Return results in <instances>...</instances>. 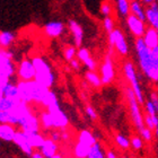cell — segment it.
Instances as JSON below:
<instances>
[{
	"label": "cell",
	"instance_id": "c3c4849f",
	"mask_svg": "<svg viewBox=\"0 0 158 158\" xmlns=\"http://www.w3.org/2000/svg\"><path fill=\"white\" fill-rule=\"evenodd\" d=\"M51 158H64V157H63L62 155H60V154H56V155L52 156Z\"/></svg>",
	"mask_w": 158,
	"mask_h": 158
},
{
	"label": "cell",
	"instance_id": "9c48e42d",
	"mask_svg": "<svg viewBox=\"0 0 158 158\" xmlns=\"http://www.w3.org/2000/svg\"><path fill=\"white\" fill-rule=\"evenodd\" d=\"M101 79L103 85H109L115 79V68L113 62L112 52L107 53L104 58L102 66H101Z\"/></svg>",
	"mask_w": 158,
	"mask_h": 158
},
{
	"label": "cell",
	"instance_id": "d6986e66",
	"mask_svg": "<svg viewBox=\"0 0 158 158\" xmlns=\"http://www.w3.org/2000/svg\"><path fill=\"white\" fill-rule=\"evenodd\" d=\"M39 150L42 152V155L45 158H51L52 156L58 154V143L53 141L51 138H45L42 147Z\"/></svg>",
	"mask_w": 158,
	"mask_h": 158
},
{
	"label": "cell",
	"instance_id": "4dcf8cb0",
	"mask_svg": "<svg viewBox=\"0 0 158 158\" xmlns=\"http://www.w3.org/2000/svg\"><path fill=\"white\" fill-rule=\"evenodd\" d=\"M59 102V99H58V96H56V94L53 90H51L50 89L49 92H48V94L45 95V97H44V99H43V103L42 105L44 106V107H49V106L53 105V104H56V103Z\"/></svg>",
	"mask_w": 158,
	"mask_h": 158
},
{
	"label": "cell",
	"instance_id": "1f68e13d",
	"mask_svg": "<svg viewBox=\"0 0 158 158\" xmlns=\"http://www.w3.org/2000/svg\"><path fill=\"white\" fill-rule=\"evenodd\" d=\"M115 142L116 145L120 147L121 149H129L131 147V142H130V139H128L125 135L118 133V135H115Z\"/></svg>",
	"mask_w": 158,
	"mask_h": 158
},
{
	"label": "cell",
	"instance_id": "ffe728a7",
	"mask_svg": "<svg viewBox=\"0 0 158 158\" xmlns=\"http://www.w3.org/2000/svg\"><path fill=\"white\" fill-rule=\"evenodd\" d=\"M143 42L146 43V45L150 48V49H154L156 46H158V33L157 31L152 27H147L143 36H142Z\"/></svg>",
	"mask_w": 158,
	"mask_h": 158
},
{
	"label": "cell",
	"instance_id": "44dd1931",
	"mask_svg": "<svg viewBox=\"0 0 158 158\" xmlns=\"http://www.w3.org/2000/svg\"><path fill=\"white\" fill-rule=\"evenodd\" d=\"M130 14L146 22V5L140 0H133L130 2Z\"/></svg>",
	"mask_w": 158,
	"mask_h": 158
},
{
	"label": "cell",
	"instance_id": "3957f363",
	"mask_svg": "<svg viewBox=\"0 0 158 158\" xmlns=\"http://www.w3.org/2000/svg\"><path fill=\"white\" fill-rule=\"evenodd\" d=\"M122 70H123V73H124L127 81L129 82V86L131 87V89L135 93L138 102L141 105H143L146 102L145 94H143V90H142L141 84H140V80H139L135 63L132 62L131 60H125L123 62V66H122Z\"/></svg>",
	"mask_w": 158,
	"mask_h": 158
},
{
	"label": "cell",
	"instance_id": "681fc988",
	"mask_svg": "<svg viewBox=\"0 0 158 158\" xmlns=\"http://www.w3.org/2000/svg\"><path fill=\"white\" fill-rule=\"evenodd\" d=\"M122 158H129V157H127V156H123V157H122Z\"/></svg>",
	"mask_w": 158,
	"mask_h": 158
},
{
	"label": "cell",
	"instance_id": "f907efd6",
	"mask_svg": "<svg viewBox=\"0 0 158 158\" xmlns=\"http://www.w3.org/2000/svg\"><path fill=\"white\" fill-rule=\"evenodd\" d=\"M129 1H130V2H131V1H133V0H129Z\"/></svg>",
	"mask_w": 158,
	"mask_h": 158
},
{
	"label": "cell",
	"instance_id": "f6af8a7d",
	"mask_svg": "<svg viewBox=\"0 0 158 158\" xmlns=\"http://www.w3.org/2000/svg\"><path fill=\"white\" fill-rule=\"evenodd\" d=\"M31 158H45L44 156L42 155V152H33L32 155H31Z\"/></svg>",
	"mask_w": 158,
	"mask_h": 158
},
{
	"label": "cell",
	"instance_id": "277c9868",
	"mask_svg": "<svg viewBox=\"0 0 158 158\" xmlns=\"http://www.w3.org/2000/svg\"><path fill=\"white\" fill-rule=\"evenodd\" d=\"M125 98H127V103H128L129 112H130V116H131L132 123L135 125L137 130L140 131L142 128H145V115L141 111V104L138 102V99L135 97V93L131 89V87H125Z\"/></svg>",
	"mask_w": 158,
	"mask_h": 158
},
{
	"label": "cell",
	"instance_id": "7a4b0ae2",
	"mask_svg": "<svg viewBox=\"0 0 158 158\" xmlns=\"http://www.w3.org/2000/svg\"><path fill=\"white\" fill-rule=\"evenodd\" d=\"M33 64L35 67V81L46 88H52L56 81V76L50 63L42 56H34Z\"/></svg>",
	"mask_w": 158,
	"mask_h": 158
},
{
	"label": "cell",
	"instance_id": "cb8c5ba5",
	"mask_svg": "<svg viewBox=\"0 0 158 158\" xmlns=\"http://www.w3.org/2000/svg\"><path fill=\"white\" fill-rule=\"evenodd\" d=\"M116 13L122 18H127L130 15V1L129 0H115Z\"/></svg>",
	"mask_w": 158,
	"mask_h": 158
},
{
	"label": "cell",
	"instance_id": "8fae6325",
	"mask_svg": "<svg viewBox=\"0 0 158 158\" xmlns=\"http://www.w3.org/2000/svg\"><path fill=\"white\" fill-rule=\"evenodd\" d=\"M17 76L19 80L30 81L35 79V67L30 59H23L17 67Z\"/></svg>",
	"mask_w": 158,
	"mask_h": 158
},
{
	"label": "cell",
	"instance_id": "bcb514c9",
	"mask_svg": "<svg viewBox=\"0 0 158 158\" xmlns=\"http://www.w3.org/2000/svg\"><path fill=\"white\" fill-rule=\"evenodd\" d=\"M143 5H146V6H148V5H150V3H154V2H158V0H140Z\"/></svg>",
	"mask_w": 158,
	"mask_h": 158
},
{
	"label": "cell",
	"instance_id": "f1b7e54d",
	"mask_svg": "<svg viewBox=\"0 0 158 158\" xmlns=\"http://www.w3.org/2000/svg\"><path fill=\"white\" fill-rule=\"evenodd\" d=\"M3 96L9 97V98H19L18 96V88H17V84L9 81L7 84L6 88L3 90Z\"/></svg>",
	"mask_w": 158,
	"mask_h": 158
},
{
	"label": "cell",
	"instance_id": "603a6c76",
	"mask_svg": "<svg viewBox=\"0 0 158 158\" xmlns=\"http://www.w3.org/2000/svg\"><path fill=\"white\" fill-rule=\"evenodd\" d=\"M25 133H26V132H25ZM26 135H27V139H28L31 146H32L34 149L41 148L43 145V142H44V140H45V138L40 133V131L28 132V133H26Z\"/></svg>",
	"mask_w": 158,
	"mask_h": 158
},
{
	"label": "cell",
	"instance_id": "9a60e30c",
	"mask_svg": "<svg viewBox=\"0 0 158 158\" xmlns=\"http://www.w3.org/2000/svg\"><path fill=\"white\" fill-rule=\"evenodd\" d=\"M76 58L88 70H92V71H95L96 70V67H97L96 66V61L93 59V56H90V52H89L88 49H86V48H79V49L77 50Z\"/></svg>",
	"mask_w": 158,
	"mask_h": 158
},
{
	"label": "cell",
	"instance_id": "b9f144b4",
	"mask_svg": "<svg viewBox=\"0 0 158 158\" xmlns=\"http://www.w3.org/2000/svg\"><path fill=\"white\" fill-rule=\"evenodd\" d=\"M86 113H87V115L89 116V118H92V120H97V113L94 109H93L92 106H87L86 107Z\"/></svg>",
	"mask_w": 158,
	"mask_h": 158
},
{
	"label": "cell",
	"instance_id": "7402d4cb",
	"mask_svg": "<svg viewBox=\"0 0 158 158\" xmlns=\"http://www.w3.org/2000/svg\"><path fill=\"white\" fill-rule=\"evenodd\" d=\"M22 102L19 98H9L6 96H1L0 97V111H7L10 112L16 107L19 103Z\"/></svg>",
	"mask_w": 158,
	"mask_h": 158
},
{
	"label": "cell",
	"instance_id": "52a82bcc",
	"mask_svg": "<svg viewBox=\"0 0 158 158\" xmlns=\"http://www.w3.org/2000/svg\"><path fill=\"white\" fill-rule=\"evenodd\" d=\"M46 111L50 113L51 118H52L53 129L62 130V129L68 127V124H69V118H68L67 114L64 113V111L61 109L59 102L49 106V107L46 109Z\"/></svg>",
	"mask_w": 158,
	"mask_h": 158
},
{
	"label": "cell",
	"instance_id": "836d02e7",
	"mask_svg": "<svg viewBox=\"0 0 158 158\" xmlns=\"http://www.w3.org/2000/svg\"><path fill=\"white\" fill-rule=\"evenodd\" d=\"M139 135L142 138L143 141H147V142H152V138H154V131H152V129L147 128H142L140 131H139Z\"/></svg>",
	"mask_w": 158,
	"mask_h": 158
},
{
	"label": "cell",
	"instance_id": "7dc6e473",
	"mask_svg": "<svg viewBox=\"0 0 158 158\" xmlns=\"http://www.w3.org/2000/svg\"><path fill=\"white\" fill-rule=\"evenodd\" d=\"M154 137H155L156 140L158 141V127L157 128H155V130H154Z\"/></svg>",
	"mask_w": 158,
	"mask_h": 158
},
{
	"label": "cell",
	"instance_id": "6da1fadb",
	"mask_svg": "<svg viewBox=\"0 0 158 158\" xmlns=\"http://www.w3.org/2000/svg\"><path fill=\"white\" fill-rule=\"evenodd\" d=\"M135 52L142 75L154 85H158V46L150 49L142 37L135 40Z\"/></svg>",
	"mask_w": 158,
	"mask_h": 158
},
{
	"label": "cell",
	"instance_id": "f35d334b",
	"mask_svg": "<svg viewBox=\"0 0 158 158\" xmlns=\"http://www.w3.org/2000/svg\"><path fill=\"white\" fill-rule=\"evenodd\" d=\"M143 106H145V113L146 114H148V115H152V116H155V115H158L157 111H156L155 106L152 105V103L149 101V99H146L145 104H143Z\"/></svg>",
	"mask_w": 158,
	"mask_h": 158
},
{
	"label": "cell",
	"instance_id": "d590c367",
	"mask_svg": "<svg viewBox=\"0 0 158 158\" xmlns=\"http://www.w3.org/2000/svg\"><path fill=\"white\" fill-rule=\"evenodd\" d=\"M99 11H101V14H102L104 17L112 16L113 7H112V5H111V2H109V1H104V2L101 5V7H99Z\"/></svg>",
	"mask_w": 158,
	"mask_h": 158
},
{
	"label": "cell",
	"instance_id": "4fadbf2b",
	"mask_svg": "<svg viewBox=\"0 0 158 158\" xmlns=\"http://www.w3.org/2000/svg\"><path fill=\"white\" fill-rule=\"evenodd\" d=\"M13 142L15 143V145L18 146V147L20 148V150H22L24 154H26V155L31 156L34 152H33L34 148L31 146L30 141H28V139H27L26 133H25L24 131H22V130H17Z\"/></svg>",
	"mask_w": 158,
	"mask_h": 158
},
{
	"label": "cell",
	"instance_id": "8992f818",
	"mask_svg": "<svg viewBox=\"0 0 158 158\" xmlns=\"http://www.w3.org/2000/svg\"><path fill=\"white\" fill-rule=\"evenodd\" d=\"M13 56L14 54L11 51L0 48V78L10 79L17 71Z\"/></svg>",
	"mask_w": 158,
	"mask_h": 158
},
{
	"label": "cell",
	"instance_id": "ab89813d",
	"mask_svg": "<svg viewBox=\"0 0 158 158\" xmlns=\"http://www.w3.org/2000/svg\"><path fill=\"white\" fill-rule=\"evenodd\" d=\"M149 101L152 103V105L155 106L156 111L158 113V93L157 92H152L149 94Z\"/></svg>",
	"mask_w": 158,
	"mask_h": 158
},
{
	"label": "cell",
	"instance_id": "e575fe53",
	"mask_svg": "<svg viewBox=\"0 0 158 158\" xmlns=\"http://www.w3.org/2000/svg\"><path fill=\"white\" fill-rule=\"evenodd\" d=\"M103 27L107 34L111 33L114 28H115V22L112 18V16H107L104 17V20H103Z\"/></svg>",
	"mask_w": 158,
	"mask_h": 158
},
{
	"label": "cell",
	"instance_id": "f546056e",
	"mask_svg": "<svg viewBox=\"0 0 158 158\" xmlns=\"http://www.w3.org/2000/svg\"><path fill=\"white\" fill-rule=\"evenodd\" d=\"M0 123H6V124L17 125V118L11 112L0 111Z\"/></svg>",
	"mask_w": 158,
	"mask_h": 158
},
{
	"label": "cell",
	"instance_id": "484cf974",
	"mask_svg": "<svg viewBox=\"0 0 158 158\" xmlns=\"http://www.w3.org/2000/svg\"><path fill=\"white\" fill-rule=\"evenodd\" d=\"M15 39H16V35L13 32H8V31L0 32V48L1 49H8L14 43Z\"/></svg>",
	"mask_w": 158,
	"mask_h": 158
},
{
	"label": "cell",
	"instance_id": "816d5d0a",
	"mask_svg": "<svg viewBox=\"0 0 158 158\" xmlns=\"http://www.w3.org/2000/svg\"><path fill=\"white\" fill-rule=\"evenodd\" d=\"M0 146H1V145H0Z\"/></svg>",
	"mask_w": 158,
	"mask_h": 158
},
{
	"label": "cell",
	"instance_id": "7c38bea8",
	"mask_svg": "<svg viewBox=\"0 0 158 158\" xmlns=\"http://www.w3.org/2000/svg\"><path fill=\"white\" fill-rule=\"evenodd\" d=\"M32 82L33 80L25 81L19 80L17 81V88H18V96L19 99L24 103H33V95H32Z\"/></svg>",
	"mask_w": 158,
	"mask_h": 158
},
{
	"label": "cell",
	"instance_id": "2e32d148",
	"mask_svg": "<svg viewBox=\"0 0 158 158\" xmlns=\"http://www.w3.org/2000/svg\"><path fill=\"white\" fill-rule=\"evenodd\" d=\"M146 23L149 27L158 30V2L146 6Z\"/></svg>",
	"mask_w": 158,
	"mask_h": 158
},
{
	"label": "cell",
	"instance_id": "4316f807",
	"mask_svg": "<svg viewBox=\"0 0 158 158\" xmlns=\"http://www.w3.org/2000/svg\"><path fill=\"white\" fill-rule=\"evenodd\" d=\"M85 78H86V80L90 84V85L94 86V87H96V88H99V87L103 85L101 76H99L98 73H96L95 71L88 70V71L85 73Z\"/></svg>",
	"mask_w": 158,
	"mask_h": 158
},
{
	"label": "cell",
	"instance_id": "ba28073f",
	"mask_svg": "<svg viewBox=\"0 0 158 158\" xmlns=\"http://www.w3.org/2000/svg\"><path fill=\"white\" fill-rule=\"evenodd\" d=\"M124 19L127 28H128V31L130 32L132 36L135 37V39L143 36V34H145L146 30L148 27V25H147L145 20L140 19V18H138V17L132 15V14H130Z\"/></svg>",
	"mask_w": 158,
	"mask_h": 158
},
{
	"label": "cell",
	"instance_id": "83f0119b",
	"mask_svg": "<svg viewBox=\"0 0 158 158\" xmlns=\"http://www.w3.org/2000/svg\"><path fill=\"white\" fill-rule=\"evenodd\" d=\"M87 158H106V154L104 152L102 146L98 141L92 146Z\"/></svg>",
	"mask_w": 158,
	"mask_h": 158
},
{
	"label": "cell",
	"instance_id": "7bdbcfd3",
	"mask_svg": "<svg viewBox=\"0 0 158 158\" xmlns=\"http://www.w3.org/2000/svg\"><path fill=\"white\" fill-rule=\"evenodd\" d=\"M69 62H70V66H71V68H73V70H76V71L80 70V61H79L77 58L73 59L71 61H69Z\"/></svg>",
	"mask_w": 158,
	"mask_h": 158
},
{
	"label": "cell",
	"instance_id": "5b68a950",
	"mask_svg": "<svg viewBox=\"0 0 158 158\" xmlns=\"http://www.w3.org/2000/svg\"><path fill=\"white\" fill-rule=\"evenodd\" d=\"M109 35V44L111 49H114L121 56H127L130 52L129 43L125 39L124 33L120 28H114Z\"/></svg>",
	"mask_w": 158,
	"mask_h": 158
},
{
	"label": "cell",
	"instance_id": "8d00e7d4",
	"mask_svg": "<svg viewBox=\"0 0 158 158\" xmlns=\"http://www.w3.org/2000/svg\"><path fill=\"white\" fill-rule=\"evenodd\" d=\"M63 54H64V58H66L67 61H71V60L75 59V58L77 56L76 46H73V45L67 46L66 49H64V52H63Z\"/></svg>",
	"mask_w": 158,
	"mask_h": 158
},
{
	"label": "cell",
	"instance_id": "5bb4252c",
	"mask_svg": "<svg viewBox=\"0 0 158 158\" xmlns=\"http://www.w3.org/2000/svg\"><path fill=\"white\" fill-rule=\"evenodd\" d=\"M64 24L62 22H59V20H52V22H49L44 26V33H45L46 36L51 37V39H56V37L61 36L64 32Z\"/></svg>",
	"mask_w": 158,
	"mask_h": 158
},
{
	"label": "cell",
	"instance_id": "60d3db41",
	"mask_svg": "<svg viewBox=\"0 0 158 158\" xmlns=\"http://www.w3.org/2000/svg\"><path fill=\"white\" fill-rule=\"evenodd\" d=\"M50 138L52 139L53 141H56V142H59L62 140V133L59 131H56V130H53L52 132H51V135H50Z\"/></svg>",
	"mask_w": 158,
	"mask_h": 158
},
{
	"label": "cell",
	"instance_id": "d4e9b609",
	"mask_svg": "<svg viewBox=\"0 0 158 158\" xmlns=\"http://www.w3.org/2000/svg\"><path fill=\"white\" fill-rule=\"evenodd\" d=\"M90 148H92V146L84 143L81 141H77L75 148H73V156L76 158H87Z\"/></svg>",
	"mask_w": 158,
	"mask_h": 158
},
{
	"label": "cell",
	"instance_id": "d6a6232c",
	"mask_svg": "<svg viewBox=\"0 0 158 158\" xmlns=\"http://www.w3.org/2000/svg\"><path fill=\"white\" fill-rule=\"evenodd\" d=\"M145 125L154 131L155 128L158 127V115L152 116L148 115V114H145Z\"/></svg>",
	"mask_w": 158,
	"mask_h": 158
},
{
	"label": "cell",
	"instance_id": "30bf717a",
	"mask_svg": "<svg viewBox=\"0 0 158 158\" xmlns=\"http://www.w3.org/2000/svg\"><path fill=\"white\" fill-rule=\"evenodd\" d=\"M18 127L20 128V130L24 132H36L40 131V127H41V122L40 118L34 114L32 111L28 112L27 114L20 118L19 122H18Z\"/></svg>",
	"mask_w": 158,
	"mask_h": 158
},
{
	"label": "cell",
	"instance_id": "e0dca14e",
	"mask_svg": "<svg viewBox=\"0 0 158 158\" xmlns=\"http://www.w3.org/2000/svg\"><path fill=\"white\" fill-rule=\"evenodd\" d=\"M68 27H69L70 33L73 34L75 46L80 48L82 44V41H84V31H82L81 25L75 19H70L68 22Z\"/></svg>",
	"mask_w": 158,
	"mask_h": 158
},
{
	"label": "cell",
	"instance_id": "ac0fdd59",
	"mask_svg": "<svg viewBox=\"0 0 158 158\" xmlns=\"http://www.w3.org/2000/svg\"><path fill=\"white\" fill-rule=\"evenodd\" d=\"M16 132V125L0 123V140L6 142H13Z\"/></svg>",
	"mask_w": 158,
	"mask_h": 158
},
{
	"label": "cell",
	"instance_id": "ee69618b",
	"mask_svg": "<svg viewBox=\"0 0 158 158\" xmlns=\"http://www.w3.org/2000/svg\"><path fill=\"white\" fill-rule=\"evenodd\" d=\"M106 158H118V155L115 154L114 150H109L106 152Z\"/></svg>",
	"mask_w": 158,
	"mask_h": 158
},
{
	"label": "cell",
	"instance_id": "74e56055",
	"mask_svg": "<svg viewBox=\"0 0 158 158\" xmlns=\"http://www.w3.org/2000/svg\"><path fill=\"white\" fill-rule=\"evenodd\" d=\"M130 142H131V147L135 150H141L142 147H143V140L140 135H135L130 139Z\"/></svg>",
	"mask_w": 158,
	"mask_h": 158
}]
</instances>
